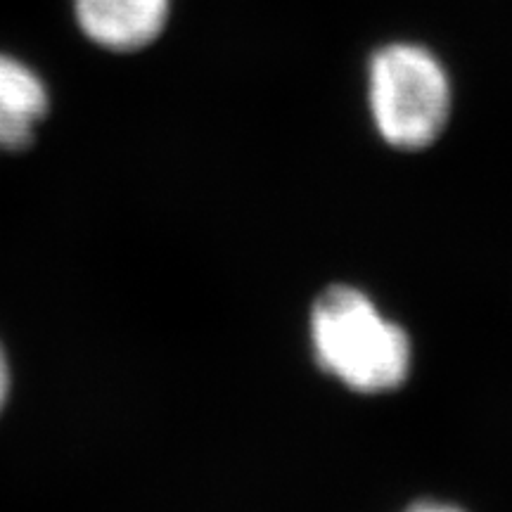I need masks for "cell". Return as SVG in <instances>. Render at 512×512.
I'll use <instances>...</instances> for the list:
<instances>
[{
	"label": "cell",
	"instance_id": "cell-5",
	"mask_svg": "<svg viewBox=\"0 0 512 512\" xmlns=\"http://www.w3.org/2000/svg\"><path fill=\"white\" fill-rule=\"evenodd\" d=\"M10 394V366L8 358H5V351L0 347V411H3L5 401H8Z\"/></svg>",
	"mask_w": 512,
	"mask_h": 512
},
{
	"label": "cell",
	"instance_id": "cell-3",
	"mask_svg": "<svg viewBox=\"0 0 512 512\" xmlns=\"http://www.w3.org/2000/svg\"><path fill=\"white\" fill-rule=\"evenodd\" d=\"M74 8L81 31L93 43L131 53L162 34L171 0H74Z\"/></svg>",
	"mask_w": 512,
	"mask_h": 512
},
{
	"label": "cell",
	"instance_id": "cell-6",
	"mask_svg": "<svg viewBox=\"0 0 512 512\" xmlns=\"http://www.w3.org/2000/svg\"><path fill=\"white\" fill-rule=\"evenodd\" d=\"M406 512H463L453 505H444V503H418L413 508H408Z\"/></svg>",
	"mask_w": 512,
	"mask_h": 512
},
{
	"label": "cell",
	"instance_id": "cell-4",
	"mask_svg": "<svg viewBox=\"0 0 512 512\" xmlns=\"http://www.w3.org/2000/svg\"><path fill=\"white\" fill-rule=\"evenodd\" d=\"M48 114L41 76L10 55H0V152L27 147Z\"/></svg>",
	"mask_w": 512,
	"mask_h": 512
},
{
	"label": "cell",
	"instance_id": "cell-2",
	"mask_svg": "<svg viewBox=\"0 0 512 512\" xmlns=\"http://www.w3.org/2000/svg\"><path fill=\"white\" fill-rule=\"evenodd\" d=\"M370 112L380 136L399 150H422L444 131L451 83L430 50L392 43L370 62Z\"/></svg>",
	"mask_w": 512,
	"mask_h": 512
},
{
	"label": "cell",
	"instance_id": "cell-1",
	"mask_svg": "<svg viewBox=\"0 0 512 512\" xmlns=\"http://www.w3.org/2000/svg\"><path fill=\"white\" fill-rule=\"evenodd\" d=\"M311 339L320 368L354 392H389L408 377L406 332L354 287L335 285L320 294L311 313Z\"/></svg>",
	"mask_w": 512,
	"mask_h": 512
}]
</instances>
